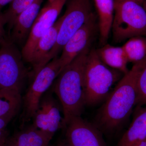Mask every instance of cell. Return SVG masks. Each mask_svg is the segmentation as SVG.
<instances>
[{
	"mask_svg": "<svg viewBox=\"0 0 146 146\" xmlns=\"http://www.w3.org/2000/svg\"><path fill=\"white\" fill-rule=\"evenodd\" d=\"M146 65V58L134 63L118 82L98 114L97 123L100 127L105 130H113L127 119L136 104L137 80Z\"/></svg>",
	"mask_w": 146,
	"mask_h": 146,
	"instance_id": "obj_1",
	"label": "cell"
},
{
	"mask_svg": "<svg viewBox=\"0 0 146 146\" xmlns=\"http://www.w3.org/2000/svg\"><path fill=\"white\" fill-rule=\"evenodd\" d=\"M90 50L86 48L66 66L52 86L63 110L64 127L71 119L81 116L86 105L84 74Z\"/></svg>",
	"mask_w": 146,
	"mask_h": 146,
	"instance_id": "obj_2",
	"label": "cell"
},
{
	"mask_svg": "<svg viewBox=\"0 0 146 146\" xmlns=\"http://www.w3.org/2000/svg\"><path fill=\"white\" fill-rule=\"evenodd\" d=\"M122 74L105 64L96 50H90L84 74L86 105H94L107 98L113 84L121 78Z\"/></svg>",
	"mask_w": 146,
	"mask_h": 146,
	"instance_id": "obj_3",
	"label": "cell"
},
{
	"mask_svg": "<svg viewBox=\"0 0 146 146\" xmlns=\"http://www.w3.org/2000/svg\"><path fill=\"white\" fill-rule=\"evenodd\" d=\"M112 39L119 43L132 37L146 35V10L133 1L115 2Z\"/></svg>",
	"mask_w": 146,
	"mask_h": 146,
	"instance_id": "obj_4",
	"label": "cell"
},
{
	"mask_svg": "<svg viewBox=\"0 0 146 146\" xmlns=\"http://www.w3.org/2000/svg\"><path fill=\"white\" fill-rule=\"evenodd\" d=\"M60 73L58 56L51 60L33 78L32 82L23 97L21 125L32 119L42 96L48 90Z\"/></svg>",
	"mask_w": 146,
	"mask_h": 146,
	"instance_id": "obj_5",
	"label": "cell"
},
{
	"mask_svg": "<svg viewBox=\"0 0 146 146\" xmlns=\"http://www.w3.org/2000/svg\"><path fill=\"white\" fill-rule=\"evenodd\" d=\"M94 14L91 0H69L55 44L48 54V64L61 51L73 35Z\"/></svg>",
	"mask_w": 146,
	"mask_h": 146,
	"instance_id": "obj_6",
	"label": "cell"
},
{
	"mask_svg": "<svg viewBox=\"0 0 146 146\" xmlns=\"http://www.w3.org/2000/svg\"><path fill=\"white\" fill-rule=\"evenodd\" d=\"M0 45V89L12 88L22 91L29 74L21 52L11 41L4 39Z\"/></svg>",
	"mask_w": 146,
	"mask_h": 146,
	"instance_id": "obj_7",
	"label": "cell"
},
{
	"mask_svg": "<svg viewBox=\"0 0 146 146\" xmlns=\"http://www.w3.org/2000/svg\"><path fill=\"white\" fill-rule=\"evenodd\" d=\"M67 0H54L48 2L39 11L21 54L25 62L30 63L36 44L53 25Z\"/></svg>",
	"mask_w": 146,
	"mask_h": 146,
	"instance_id": "obj_8",
	"label": "cell"
},
{
	"mask_svg": "<svg viewBox=\"0 0 146 146\" xmlns=\"http://www.w3.org/2000/svg\"><path fill=\"white\" fill-rule=\"evenodd\" d=\"M43 95L32 119L35 127L53 137L64 126L59 104L53 96L52 89Z\"/></svg>",
	"mask_w": 146,
	"mask_h": 146,
	"instance_id": "obj_9",
	"label": "cell"
},
{
	"mask_svg": "<svg viewBox=\"0 0 146 146\" xmlns=\"http://www.w3.org/2000/svg\"><path fill=\"white\" fill-rule=\"evenodd\" d=\"M96 28V17L94 14L66 42L62 49L61 55L58 57L60 72L79 54L89 47Z\"/></svg>",
	"mask_w": 146,
	"mask_h": 146,
	"instance_id": "obj_10",
	"label": "cell"
},
{
	"mask_svg": "<svg viewBox=\"0 0 146 146\" xmlns=\"http://www.w3.org/2000/svg\"><path fill=\"white\" fill-rule=\"evenodd\" d=\"M65 128L67 141L72 146H102L96 129L81 116L71 119Z\"/></svg>",
	"mask_w": 146,
	"mask_h": 146,
	"instance_id": "obj_11",
	"label": "cell"
},
{
	"mask_svg": "<svg viewBox=\"0 0 146 146\" xmlns=\"http://www.w3.org/2000/svg\"><path fill=\"white\" fill-rule=\"evenodd\" d=\"M62 20L63 18L61 16L40 38L36 44L30 62L32 67L33 70L29 76L32 78L46 65L47 56L57 41Z\"/></svg>",
	"mask_w": 146,
	"mask_h": 146,
	"instance_id": "obj_12",
	"label": "cell"
},
{
	"mask_svg": "<svg viewBox=\"0 0 146 146\" xmlns=\"http://www.w3.org/2000/svg\"><path fill=\"white\" fill-rule=\"evenodd\" d=\"M43 0H35L32 4L20 13L11 28V40L14 44H22L27 39Z\"/></svg>",
	"mask_w": 146,
	"mask_h": 146,
	"instance_id": "obj_13",
	"label": "cell"
},
{
	"mask_svg": "<svg viewBox=\"0 0 146 146\" xmlns=\"http://www.w3.org/2000/svg\"><path fill=\"white\" fill-rule=\"evenodd\" d=\"M146 138V106L137 112L117 146H136Z\"/></svg>",
	"mask_w": 146,
	"mask_h": 146,
	"instance_id": "obj_14",
	"label": "cell"
},
{
	"mask_svg": "<svg viewBox=\"0 0 146 146\" xmlns=\"http://www.w3.org/2000/svg\"><path fill=\"white\" fill-rule=\"evenodd\" d=\"M96 51L100 59L110 68L120 71L124 74L128 72V61L122 46L106 44Z\"/></svg>",
	"mask_w": 146,
	"mask_h": 146,
	"instance_id": "obj_15",
	"label": "cell"
},
{
	"mask_svg": "<svg viewBox=\"0 0 146 146\" xmlns=\"http://www.w3.org/2000/svg\"><path fill=\"white\" fill-rule=\"evenodd\" d=\"M99 17L100 42L106 44L112 27L114 13V0H94Z\"/></svg>",
	"mask_w": 146,
	"mask_h": 146,
	"instance_id": "obj_16",
	"label": "cell"
},
{
	"mask_svg": "<svg viewBox=\"0 0 146 146\" xmlns=\"http://www.w3.org/2000/svg\"><path fill=\"white\" fill-rule=\"evenodd\" d=\"M21 91L17 89H0V118L15 117L23 104Z\"/></svg>",
	"mask_w": 146,
	"mask_h": 146,
	"instance_id": "obj_17",
	"label": "cell"
},
{
	"mask_svg": "<svg viewBox=\"0 0 146 146\" xmlns=\"http://www.w3.org/2000/svg\"><path fill=\"white\" fill-rule=\"evenodd\" d=\"M52 138L32 124L18 132L13 139L15 146H48Z\"/></svg>",
	"mask_w": 146,
	"mask_h": 146,
	"instance_id": "obj_18",
	"label": "cell"
},
{
	"mask_svg": "<svg viewBox=\"0 0 146 146\" xmlns=\"http://www.w3.org/2000/svg\"><path fill=\"white\" fill-rule=\"evenodd\" d=\"M128 62L136 63L146 58V38L137 36L128 39L122 46Z\"/></svg>",
	"mask_w": 146,
	"mask_h": 146,
	"instance_id": "obj_19",
	"label": "cell"
},
{
	"mask_svg": "<svg viewBox=\"0 0 146 146\" xmlns=\"http://www.w3.org/2000/svg\"><path fill=\"white\" fill-rule=\"evenodd\" d=\"M35 0H13L4 13L6 24L11 29L16 18L33 3Z\"/></svg>",
	"mask_w": 146,
	"mask_h": 146,
	"instance_id": "obj_20",
	"label": "cell"
},
{
	"mask_svg": "<svg viewBox=\"0 0 146 146\" xmlns=\"http://www.w3.org/2000/svg\"><path fill=\"white\" fill-rule=\"evenodd\" d=\"M137 88L138 96L136 105L140 107L146 106V65L138 76Z\"/></svg>",
	"mask_w": 146,
	"mask_h": 146,
	"instance_id": "obj_21",
	"label": "cell"
},
{
	"mask_svg": "<svg viewBox=\"0 0 146 146\" xmlns=\"http://www.w3.org/2000/svg\"><path fill=\"white\" fill-rule=\"evenodd\" d=\"M13 117H7L0 118V144L3 143L9 138L7 127Z\"/></svg>",
	"mask_w": 146,
	"mask_h": 146,
	"instance_id": "obj_22",
	"label": "cell"
},
{
	"mask_svg": "<svg viewBox=\"0 0 146 146\" xmlns=\"http://www.w3.org/2000/svg\"><path fill=\"white\" fill-rule=\"evenodd\" d=\"M6 24L4 13L0 11V44L4 39V26Z\"/></svg>",
	"mask_w": 146,
	"mask_h": 146,
	"instance_id": "obj_23",
	"label": "cell"
},
{
	"mask_svg": "<svg viewBox=\"0 0 146 146\" xmlns=\"http://www.w3.org/2000/svg\"><path fill=\"white\" fill-rule=\"evenodd\" d=\"M13 0H0V11L5 6L11 3Z\"/></svg>",
	"mask_w": 146,
	"mask_h": 146,
	"instance_id": "obj_24",
	"label": "cell"
},
{
	"mask_svg": "<svg viewBox=\"0 0 146 146\" xmlns=\"http://www.w3.org/2000/svg\"><path fill=\"white\" fill-rule=\"evenodd\" d=\"M124 1H126V0H114V2H120ZM129 1H133L138 3L139 4L143 6V5L144 1H145V0H129Z\"/></svg>",
	"mask_w": 146,
	"mask_h": 146,
	"instance_id": "obj_25",
	"label": "cell"
},
{
	"mask_svg": "<svg viewBox=\"0 0 146 146\" xmlns=\"http://www.w3.org/2000/svg\"><path fill=\"white\" fill-rule=\"evenodd\" d=\"M136 146H146V138L138 144Z\"/></svg>",
	"mask_w": 146,
	"mask_h": 146,
	"instance_id": "obj_26",
	"label": "cell"
},
{
	"mask_svg": "<svg viewBox=\"0 0 146 146\" xmlns=\"http://www.w3.org/2000/svg\"><path fill=\"white\" fill-rule=\"evenodd\" d=\"M58 146H72L69 143H68V144H64V145H60Z\"/></svg>",
	"mask_w": 146,
	"mask_h": 146,
	"instance_id": "obj_27",
	"label": "cell"
},
{
	"mask_svg": "<svg viewBox=\"0 0 146 146\" xmlns=\"http://www.w3.org/2000/svg\"><path fill=\"white\" fill-rule=\"evenodd\" d=\"M143 6L144 8H145L146 10V0H145V1H144L143 5Z\"/></svg>",
	"mask_w": 146,
	"mask_h": 146,
	"instance_id": "obj_28",
	"label": "cell"
},
{
	"mask_svg": "<svg viewBox=\"0 0 146 146\" xmlns=\"http://www.w3.org/2000/svg\"><path fill=\"white\" fill-rule=\"evenodd\" d=\"M54 1V0H48V2H51Z\"/></svg>",
	"mask_w": 146,
	"mask_h": 146,
	"instance_id": "obj_29",
	"label": "cell"
},
{
	"mask_svg": "<svg viewBox=\"0 0 146 146\" xmlns=\"http://www.w3.org/2000/svg\"></svg>",
	"mask_w": 146,
	"mask_h": 146,
	"instance_id": "obj_30",
	"label": "cell"
}]
</instances>
